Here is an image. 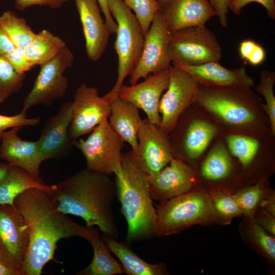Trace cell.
<instances>
[{
  "label": "cell",
  "mask_w": 275,
  "mask_h": 275,
  "mask_svg": "<svg viewBox=\"0 0 275 275\" xmlns=\"http://www.w3.org/2000/svg\"><path fill=\"white\" fill-rule=\"evenodd\" d=\"M14 205L23 216L29 234L27 254L21 275H40L54 255L58 241L78 237L90 241L98 231L82 226L60 211L45 190L32 188L15 199Z\"/></svg>",
  "instance_id": "1"
},
{
  "label": "cell",
  "mask_w": 275,
  "mask_h": 275,
  "mask_svg": "<svg viewBox=\"0 0 275 275\" xmlns=\"http://www.w3.org/2000/svg\"><path fill=\"white\" fill-rule=\"evenodd\" d=\"M48 193L64 214L80 217L87 226H96L103 235L118 238L113 207L116 186L109 175L86 168L56 184L55 189Z\"/></svg>",
  "instance_id": "2"
},
{
  "label": "cell",
  "mask_w": 275,
  "mask_h": 275,
  "mask_svg": "<svg viewBox=\"0 0 275 275\" xmlns=\"http://www.w3.org/2000/svg\"><path fill=\"white\" fill-rule=\"evenodd\" d=\"M115 175L116 194L126 220V240L139 241L156 236V211L147 176L129 155L122 154L121 170Z\"/></svg>",
  "instance_id": "3"
},
{
  "label": "cell",
  "mask_w": 275,
  "mask_h": 275,
  "mask_svg": "<svg viewBox=\"0 0 275 275\" xmlns=\"http://www.w3.org/2000/svg\"><path fill=\"white\" fill-rule=\"evenodd\" d=\"M245 86L213 87L199 84L195 102L225 123L235 127L255 125L258 116L253 109L258 98Z\"/></svg>",
  "instance_id": "4"
},
{
  "label": "cell",
  "mask_w": 275,
  "mask_h": 275,
  "mask_svg": "<svg viewBox=\"0 0 275 275\" xmlns=\"http://www.w3.org/2000/svg\"><path fill=\"white\" fill-rule=\"evenodd\" d=\"M108 7L117 25L114 47L118 57L117 77L112 89L102 98L111 102L118 97L121 87L136 66L145 35L138 18L122 0H108Z\"/></svg>",
  "instance_id": "5"
},
{
  "label": "cell",
  "mask_w": 275,
  "mask_h": 275,
  "mask_svg": "<svg viewBox=\"0 0 275 275\" xmlns=\"http://www.w3.org/2000/svg\"><path fill=\"white\" fill-rule=\"evenodd\" d=\"M156 236L176 234L194 225L219 222L209 194L193 189L160 202L156 208Z\"/></svg>",
  "instance_id": "6"
},
{
  "label": "cell",
  "mask_w": 275,
  "mask_h": 275,
  "mask_svg": "<svg viewBox=\"0 0 275 275\" xmlns=\"http://www.w3.org/2000/svg\"><path fill=\"white\" fill-rule=\"evenodd\" d=\"M124 142L113 129L108 120L97 126L84 139L72 142L84 155L88 169L111 175L121 169Z\"/></svg>",
  "instance_id": "7"
},
{
  "label": "cell",
  "mask_w": 275,
  "mask_h": 275,
  "mask_svg": "<svg viewBox=\"0 0 275 275\" xmlns=\"http://www.w3.org/2000/svg\"><path fill=\"white\" fill-rule=\"evenodd\" d=\"M168 53L172 62L198 65L219 62L222 49L215 35L205 25L172 32Z\"/></svg>",
  "instance_id": "8"
},
{
  "label": "cell",
  "mask_w": 275,
  "mask_h": 275,
  "mask_svg": "<svg viewBox=\"0 0 275 275\" xmlns=\"http://www.w3.org/2000/svg\"><path fill=\"white\" fill-rule=\"evenodd\" d=\"M74 55L66 46L49 61L40 66L39 72L30 92L24 99L21 112L26 113L37 105L50 106L53 101L64 97L68 88L64 71L71 67Z\"/></svg>",
  "instance_id": "9"
},
{
  "label": "cell",
  "mask_w": 275,
  "mask_h": 275,
  "mask_svg": "<svg viewBox=\"0 0 275 275\" xmlns=\"http://www.w3.org/2000/svg\"><path fill=\"white\" fill-rule=\"evenodd\" d=\"M169 72V86L159 105L161 116L159 127L167 134L194 103L199 87V82L191 75L175 65L171 64Z\"/></svg>",
  "instance_id": "10"
},
{
  "label": "cell",
  "mask_w": 275,
  "mask_h": 275,
  "mask_svg": "<svg viewBox=\"0 0 275 275\" xmlns=\"http://www.w3.org/2000/svg\"><path fill=\"white\" fill-rule=\"evenodd\" d=\"M171 32L166 23L162 9L155 14L145 36L140 59L130 74L129 82L134 85L141 78L168 70L172 64L168 53Z\"/></svg>",
  "instance_id": "11"
},
{
  "label": "cell",
  "mask_w": 275,
  "mask_h": 275,
  "mask_svg": "<svg viewBox=\"0 0 275 275\" xmlns=\"http://www.w3.org/2000/svg\"><path fill=\"white\" fill-rule=\"evenodd\" d=\"M137 137L136 149L127 154L147 176L159 172L174 158L168 134L147 118L142 120Z\"/></svg>",
  "instance_id": "12"
},
{
  "label": "cell",
  "mask_w": 275,
  "mask_h": 275,
  "mask_svg": "<svg viewBox=\"0 0 275 275\" xmlns=\"http://www.w3.org/2000/svg\"><path fill=\"white\" fill-rule=\"evenodd\" d=\"M110 114L111 104L99 96L97 88L81 84L72 102L70 139L73 142L89 134L99 124L108 120Z\"/></svg>",
  "instance_id": "13"
},
{
  "label": "cell",
  "mask_w": 275,
  "mask_h": 275,
  "mask_svg": "<svg viewBox=\"0 0 275 275\" xmlns=\"http://www.w3.org/2000/svg\"><path fill=\"white\" fill-rule=\"evenodd\" d=\"M217 132L212 123L202 119L189 120L184 113L168 134L174 157L183 161L198 158Z\"/></svg>",
  "instance_id": "14"
},
{
  "label": "cell",
  "mask_w": 275,
  "mask_h": 275,
  "mask_svg": "<svg viewBox=\"0 0 275 275\" xmlns=\"http://www.w3.org/2000/svg\"><path fill=\"white\" fill-rule=\"evenodd\" d=\"M29 244L26 225L15 206L0 205V253L21 274Z\"/></svg>",
  "instance_id": "15"
},
{
  "label": "cell",
  "mask_w": 275,
  "mask_h": 275,
  "mask_svg": "<svg viewBox=\"0 0 275 275\" xmlns=\"http://www.w3.org/2000/svg\"><path fill=\"white\" fill-rule=\"evenodd\" d=\"M140 83L121 87L118 97L143 109L152 123L159 126L161 116L159 111L160 101L169 84V69L152 74Z\"/></svg>",
  "instance_id": "16"
},
{
  "label": "cell",
  "mask_w": 275,
  "mask_h": 275,
  "mask_svg": "<svg viewBox=\"0 0 275 275\" xmlns=\"http://www.w3.org/2000/svg\"><path fill=\"white\" fill-rule=\"evenodd\" d=\"M147 179L152 199L161 202L193 190L195 174L184 161L174 157L159 172L147 176Z\"/></svg>",
  "instance_id": "17"
},
{
  "label": "cell",
  "mask_w": 275,
  "mask_h": 275,
  "mask_svg": "<svg viewBox=\"0 0 275 275\" xmlns=\"http://www.w3.org/2000/svg\"><path fill=\"white\" fill-rule=\"evenodd\" d=\"M21 127H14L5 131L1 140L0 159L10 166L20 168L34 178L43 182L40 168L44 161L38 141L22 140L18 135Z\"/></svg>",
  "instance_id": "18"
},
{
  "label": "cell",
  "mask_w": 275,
  "mask_h": 275,
  "mask_svg": "<svg viewBox=\"0 0 275 275\" xmlns=\"http://www.w3.org/2000/svg\"><path fill=\"white\" fill-rule=\"evenodd\" d=\"M74 2L82 28L87 56L90 60L97 61L105 50L111 33L97 0Z\"/></svg>",
  "instance_id": "19"
},
{
  "label": "cell",
  "mask_w": 275,
  "mask_h": 275,
  "mask_svg": "<svg viewBox=\"0 0 275 275\" xmlns=\"http://www.w3.org/2000/svg\"><path fill=\"white\" fill-rule=\"evenodd\" d=\"M72 118V102L62 104L45 123L37 141L44 160L63 156L73 146L69 134Z\"/></svg>",
  "instance_id": "20"
},
{
  "label": "cell",
  "mask_w": 275,
  "mask_h": 275,
  "mask_svg": "<svg viewBox=\"0 0 275 275\" xmlns=\"http://www.w3.org/2000/svg\"><path fill=\"white\" fill-rule=\"evenodd\" d=\"M191 75L200 85L213 87L254 86L253 79L244 67L227 68L219 62L211 61L198 65H186L172 62Z\"/></svg>",
  "instance_id": "21"
},
{
  "label": "cell",
  "mask_w": 275,
  "mask_h": 275,
  "mask_svg": "<svg viewBox=\"0 0 275 275\" xmlns=\"http://www.w3.org/2000/svg\"><path fill=\"white\" fill-rule=\"evenodd\" d=\"M162 10L171 33L186 28L205 25L216 16L208 0H172Z\"/></svg>",
  "instance_id": "22"
},
{
  "label": "cell",
  "mask_w": 275,
  "mask_h": 275,
  "mask_svg": "<svg viewBox=\"0 0 275 275\" xmlns=\"http://www.w3.org/2000/svg\"><path fill=\"white\" fill-rule=\"evenodd\" d=\"M111 114L108 121L113 129L122 140L127 143L131 150L138 147L137 134L142 121L140 109L133 103L119 97L111 102Z\"/></svg>",
  "instance_id": "23"
},
{
  "label": "cell",
  "mask_w": 275,
  "mask_h": 275,
  "mask_svg": "<svg viewBox=\"0 0 275 275\" xmlns=\"http://www.w3.org/2000/svg\"><path fill=\"white\" fill-rule=\"evenodd\" d=\"M111 252L121 262L125 273L128 275L168 274L166 266L162 263L153 264L140 257L124 242H119L106 235L101 236Z\"/></svg>",
  "instance_id": "24"
},
{
  "label": "cell",
  "mask_w": 275,
  "mask_h": 275,
  "mask_svg": "<svg viewBox=\"0 0 275 275\" xmlns=\"http://www.w3.org/2000/svg\"><path fill=\"white\" fill-rule=\"evenodd\" d=\"M56 184L47 185L32 177L23 169L11 166L5 178L0 182V205H14L15 199L25 191L38 188L50 193Z\"/></svg>",
  "instance_id": "25"
},
{
  "label": "cell",
  "mask_w": 275,
  "mask_h": 275,
  "mask_svg": "<svg viewBox=\"0 0 275 275\" xmlns=\"http://www.w3.org/2000/svg\"><path fill=\"white\" fill-rule=\"evenodd\" d=\"M67 46L60 37L50 31L42 30L36 34L31 43L24 48L28 62L34 67L49 61Z\"/></svg>",
  "instance_id": "26"
},
{
  "label": "cell",
  "mask_w": 275,
  "mask_h": 275,
  "mask_svg": "<svg viewBox=\"0 0 275 275\" xmlns=\"http://www.w3.org/2000/svg\"><path fill=\"white\" fill-rule=\"evenodd\" d=\"M94 256L91 263L77 274L79 275H115L125 273L122 266L111 254V251L99 235L89 241Z\"/></svg>",
  "instance_id": "27"
},
{
  "label": "cell",
  "mask_w": 275,
  "mask_h": 275,
  "mask_svg": "<svg viewBox=\"0 0 275 275\" xmlns=\"http://www.w3.org/2000/svg\"><path fill=\"white\" fill-rule=\"evenodd\" d=\"M232 169V161L228 150L222 143L215 145L203 160L201 173L205 179L218 181L228 177Z\"/></svg>",
  "instance_id": "28"
},
{
  "label": "cell",
  "mask_w": 275,
  "mask_h": 275,
  "mask_svg": "<svg viewBox=\"0 0 275 275\" xmlns=\"http://www.w3.org/2000/svg\"><path fill=\"white\" fill-rule=\"evenodd\" d=\"M0 25L16 47L25 48L36 35L23 18L11 11L0 16Z\"/></svg>",
  "instance_id": "29"
},
{
  "label": "cell",
  "mask_w": 275,
  "mask_h": 275,
  "mask_svg": "<svg viewBox=\"0 0 275 275\" xmlns=\"http://www.w3.org/2000/svg\"><path fill=\"white\" fill-rule=\"evenodd\" d=\"M226 142L231 154L237 157L244 167L252 163L260 147L256 139L247 135L230 134L227 136Z\"/></svg>",
  "instance_id": "30"
},
{
  "label": "cell",
  "mask_w": 275,
  "mask_h": 275,
  "mask_svg": "<svg viewBox=\"0 0 275 275\" xmlns=\"http://www.w3.org/2000/svg\"><path fill=\"white\" fill-rule=\"evenodd\" d=\"M25 77V73H18L0 54V103L21 89Z\"/></svg>",
  "instance_id": "31"
},
{
  "label": "cell",
  "mask_w": 275,
  "mask_h": 275,
  "mask_svg": "<svg viewBox=\"0 0 275 275\" xmlns=\"http://www.w3.org/2000/svg\"><path fill=\"white\" fill-rule=\"evenodd\" d=\"M268 192L265 184L259 183L243 188L233 195L242 215L253 219L261 201Z\"/></svg>",
  "instance_id": "32"
},
{
  "label": "cell",
  "mask_w": 275,
  "mask_h": 275,
  "mask_svg": "<svg viewBox=\"0 0 275 275\" xmlns=\"http://www.w3.org/2000/svg\"><path fill=\"white\" fill-rule=\"evenodd\" d=\"M246 235L250 241L268 260H275V239L254 219L248 218Z\"/></svg>",
  "instance_id": "33"
},
{
  "label": "cell",
  "mask_w": 275,
  "mask_h": 275,
  "mask_svg": "<svg viewBox=\"0 0 275 275\" xmlns=\"http://www.w3.org/2000/svg\"><path fill=\"white\" fill-rule=\"evenodd\" d=\"M219 223L228 224L234 217L242 215L233 195L221 190L209 193Z\"/></svg>",
  "instance_id": "34"
},
{
  "label": "cell",
  "mask_w": 275,
  "mask_h": 275,
  "mask_svg": "<svg viewBox=\"0 0 275 275\" xmlns=\"http://www.w3.org/2000/svg\"><path fill=\"white\" fill-rule=\"evenodd\" d=\"M275 82L274 72L263 70L260 74V81L256 87V92L265 98L266 104L262 108L269 119L272 133H275V96L273 85Z\"/></svg>",
  "instance_id": "35"
},
{
  "label": "cell",
  "mask_w": 275,
  "mask_h": 275,
  "mask_svg": "<svg viewBox=\"0 0 275 275\" xmlns=\"http://www.w3.org/2000/svg\"><path fill=\"white\" fill-rule=\"evenodd\" d=\"M139 21L144 35L148 32L155 13L161 9L156 0H122Z\"/></svg>",
  "instance_id": "36"
},
{
  "label": "cell",
  "mask_w": 275,
  "mask_h": 275,
  "mask_svg": "<svg viewBox=\"0 0 275 275\" xmlns=\"http://www.w3.org/2000/svg\"><path fill=\"white\" fill-rule=\"evenodd\" d=\"M40 122V117L29 118L22 112L14 116L0 114V142L4 132L8 129L17 127L36 126Z\"/></svg>",
  "instance_id": "37"
},
{
  "label": "cell",
  "mask_w": 275,
  "mask_h": 275,
  "mask_svg": "<svg viewBox=\"0 0 275 275\" xmlns=\"http://www.w3.org/2000/svg\"><path fill=\"white\" fill-rule=\"evenodd\" d=\"M19 73H25L34 68L28 62L23 48L16 47L3 56Z\"/></svg>",
  "instance_id": "38"
},
{
  "label": "cell",
  "mask_w": 275,
  "mask_h": 275,
  "mask_svg": "<svg viewBox=\"0 0 275 275\" xmlns=\"http://www.w3.org/2000/svg\"><path fill=\"white\" fill-rule=\"evenodd\" d=\"M251 3L261 4L265 8L268 16L274 19L275 0H232L229 6V10L234 14L239 15L242 8Z\"/></svg>",
  "instance_id": "39"
},
{
  "label": "cell",
  "mask_w": 275,
  "mask_h": 275,
  "mask_svg": "<svg viewBox=\"0 0 275 275\" xmlns=\"http://www.w3.org/2000/svg\"><path fill=\"white\" fill-rule=\"evenodd\" d=\"M69 0H14L15 8L20 11L34 6H48L58 9Z\"/></svg>",
  "instance_id": "40"
},
{
  "label": "cell",
  "mask_w": 275,
  "mask_h": 275,
  "mask_svg": "<svg viewBox=\"0 0 275 275\" xmlns=\"http://www.w3.org/2000/svg\"><path fill=\"white\" fill-rule=\"evenodd\" d=\"M274 216L261 208L257 209L254 219L255 221L264 228L266 231L271 235H275V218Z\"/></svg>",
  "instance_id": "41"
},
{
  "label": "cell",
  "mask_w": 275,
  "mask_h": 275,
  "mask_svg": "<svg viewBox=\"0 0 275 275\" xmlns=\"http://www.w3.org/2000/svg\"><path fill=\"white\" fill-rule=\"evenodd\" d=\"M210 5L215 11L220 24L223 27L228 25L227 14L229 6L232 0H208Z\"/></svg>",
  "instance_id": "42"
},
{
  "label": "cell",
  "mask_w": 275,
  "mask_h": 275,
  "mask_svg": "<svg viewBox=\"0 0 275 275\" xmlns=\"http://www.w3.org/2000/svg\"><path fill=\"white\" fill-rule=\"evenodd\" d=\"M97 1L98 2L102 13L104 15L105 24L111 34L116 33L117 25L109 10L107 4L108 0Z\"/></svg>",
  "instance_id": "43"
},
{
  "label": "cell",
  "mask_w": 275,
  "mask_h": 275,
  "mask_svg": "<svg viewBox=\"0 0 275 275\" xmlns=\"http://www.w3.org/2000/svg\"><path fill=\"white\" fill-rule=\"evenodd\" d=\"M257 44V42L251 39H246L241 42L239 46V53L241 59L247 62Z\"/></svg>",
  "instance_id": "44"
},
{
  "label": "cell",
  "mask_w": 275,
  "mask_h": 275,
  "mask_svg": "<svg viewBox=\"0 0 275 275\" xmlns=\"http://www.w3.org/2000/svg\"><path fill=\"white\" fill-rule=\"evenodd\" d=\"M266 59V52L264 48L257 44L247 62L252 66H258L264 62Z\"/></svg>",
  "instance_id": "45"
},
{
  "label": "cell",
  "mask_w": 275,
  "mask_h": 275,
  "mask_svg": "<svg viewBox=\"0 0 275 275\" xmlns=\"http://www.w3.org/2000/svg\"><path fill=\"white\" fill-rule=\"evenodd\" d=\"M16 47L0 25V54L4 56Z\"/></svg>",
  "instance_id": "46"
},
{
  "label": "cell",
  "mask_w": 275,
  "mask_h": 275,
  "mask_svg": "<svg viewBox=\"0 0 275 275\" xmlns=\"http://www.w3.org/2000/svg\"><path fill=\"white\" fill-rule=\"evenodd\" d=\"M259 206L275 216L274 193L268 190L266 196L261 201Z\"/></svg>",
  "instance_id": "47"
},
{
  "label": "cell",
  "mask_w": 275,
  "mask_h": 275,
  "mask_svg": "<svg viewBox=\"0 0 275 275\" xmlns=\"http://www.w3.org/2000/svg\"><path fill=\"white\" fill-rule=\"evenodd\" d=\"M0 275H21L20 272L1 253Z\"/></svg>",
  "instance_id": "48"
},
{
  "label": "cell",
  "mask_w": 275,
  "mask_h": 275,
  "mask_svg": "<svg viewBox=\"0 0 275 275\" xmlns=\"http://www.w3.org/2000/svg\"><path fill=\"white\" fill-rule=\"evenodd\" d=\"M11 166L7 162H0V182L5 178L8 173Z\"/></svg>",
  "instance_id": "49"
},
{
  "label": "cell",
  "mask_w": 275,
  "mask_h": 275,
  "mask_svg": "<svg viewBox=\"0 0 275 275\" xmlns=\"http://www.w3.org/2000/svg\"><path fill=\"white\" fill-rule=\"evenodd\" d=\"M160 5L161 8L167 7L172 0H156Z\"/></svg>",
  "instance_id": "50"
}]
</instances>
